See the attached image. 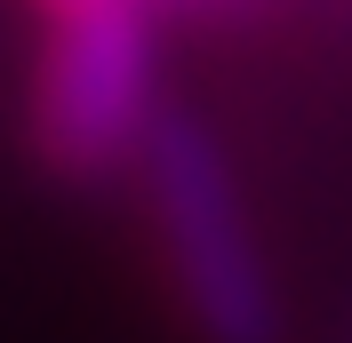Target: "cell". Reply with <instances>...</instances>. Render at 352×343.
<instances>
[{
    "mask_svg": "<svg viewBox=\"0 0 352 343\" xmlns=\"http://www.w3.org/2000/svg\"><path fill=\"white\" fill-rule=\"evenodd\" d=\"M136 192L160 239V272L176 287V311L200 343H280V287L264 263L256 215L241 200V176L224 144L192 112H168L136 144Z\"/></svg>",
    "mask_w": 352,
    "mask_h": 343,
    "instance_id": "6da1fadb",
    "label": "cell"
},
{
    "mask_svg": "<svg viewBox=\"0 0 352 343\" xmlns=\"http://www.w3.org/2000/svg\"><path fill=\"white\" fill-rule=\"evenodd\" d=\"M160 120V48L136 0H65L48 8V40L32 64V104L24 136L48 176L88 184V176L129 168L144 128Z\"/></svg>",
    "mask_w": 352,
    "mask_h": 343,
    "instance_id": "7a4b0ae2",
    "label": "cell"
},
{
    "mask_svg": "<svg viewBox=\"0 0 352 343\" xmlns=\"http://www.w3.org/2000/svg\"><path fill=\"white\" fill-rule=\"evenodd\" d=\"M48 8H65V0H48Z\"/></svg>",
    "mask_w": 352,
    "mask_h": 343,
    "instance_id": "3957f363",
    "label": "cell"
}]
</instances>
